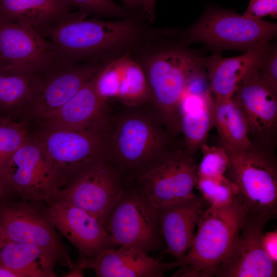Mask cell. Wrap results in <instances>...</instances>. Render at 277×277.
<instances>
[{"label": "cell", "instance_id": "cell-10", "mask_svg": "<svg viewBox=\"0 0 277 277\" xmlns=\"http://www.w3.org/2000/svg\"><path fill=\"white\" fill-rule=\"evenodd\" d=\"M36 202L13 203L0 212V245L7 242L37 246L54 253L60 265H74L68 250L58 236L47 208Z\"/></svg>", "mask_w": 277, "mask_h": 277}, {"label": "cell", "instance_id": "cell-6", "mask_svg": "<svg viewBox=\"0 0 277 277\" xmlns=\"http://www.w3.org/2000/svg\"><path fill=\"white\" fill-rule=\"evenodd\" d=\"M173 136L153 110L132 111L117 121L112 133V160L125 170H140L172 147Z\"/></svg>", "mask_w": 277, "mask_h": 277}, {"label": "cell", "instance_id": "cell-23", "mask_svg": "<svg viewBox=\"0 0 277 277\" xmlns=\"http://www.w3.org/2000/svg\"><path fill=\"white\" fill-rule=\"evenodd\" d=\"M71 8L66 0H0V19L30 27L44 36L71 13Z\"/></svg>", "mask_w": 277, "mask_h": 277}, {"label": "cell", "instance_id": "cell-36", "mask_svg": "<svg viewBox=\"0 0 277 277\" xmlns=\"http://www.w3.org/2000/svg\"><path fill=\"white\" fill-rule=\"evenodd\" d=\"M72 270L68 273L67 276H83V271L84 270L82 264L78 261L76 266H73Z\"/></svg>", "mask_w": 277, "mask_h": 277}, {"label": "cell", "instance_id": "cell-38", "mask_svg": "<svg viewBox=\"0 0 277 277\" xmlns=\"http://www.w3.org/2000/svg\"><path fill=\"white\" fill-rule=\"evenodd\" d=\"M0 277H16V276L12 272L0 266Z\"/></svg>", "mask_w": 277, "mask_h": 277}, {"label": "cell", "instance_id": "cell-18", "mask_svg": "<svg viewBox=\"0 0 277 277\" xmlns=\"http://www.w3.org/2000/svg\"><path fill=\"white\" fill-rule=\"evenodd\" d=\"M84 269L93 270L98 277H162L179 267L180 262L164 263L132 247L109 248L92 258L81 256Z\"/></svg>", "mask_w": 277, "mask_h": 277}, {"label": "cell", "instance_id": "cell-30", "mask_svg": "<svg viewBox=\"0 0 277 277\" xmlns=\"http://www.w3.org/2000/svg\"><path fill=\"white\" fill-rule=\"evenodd\" d=\"M202 157L197 166L199 177H213L225 175L229 163V156L223 147L210 146L206 143L200 148Z\"/></svg>", "mask_w": 277, "mask_h": 277}, {"label": "cell", "instance_id": "cell-3", "mask_svg": "<svg viewBox=\"0 0 277 277\" xmlns=\"http://www.w3.org/2000/svg\"><path fill=\"white\" fill-rule=\"evenodd\" d=\"M112 133L110 125L84 130L42 128L35 137L44 151L55 192L111 161Z\"/></svg>", "mask_w": 277, "mask_h": 277}, {"label": "cell", "instance_id": "cell-21", "mask_svg": "<svg viewBox=\"0 0 277 277\" xmlns=\"http://www.w3.org/2000/svg\"><path fill=\"white\" fill-rule=\"evenodd\" d=\"M270 42L256 46L240 55L224 57L219 54L201 56L207 71L210 89L217 99H230L241 82L257 69Z\"/></svg>", "mask_w": 277, "mask_h": 277}, {"label": "cell", "instance_id": "cell-31", "mask_svg": "<svg viewBox=\"0 0 277 277\" xmlns=\"http://www.w3.org/2000/svg\"><path fill=\"white\" fill-rule=\"evenodd\" d=\"M71 7H75L88 15L96 14L107 17L123 18L133 16L131 11L112 0H66Z\"/></svg>", "mask_w": 277, "mask_h": 277}, {"label": "cell", "instance_id": "cell-29", "mask_svg": "<svg viewBox=\"0 0 277 277\" xmlns=\"http://www.w3.org/2000/svg\"><path fill=\"white\" fill-rule=\"evenodd\" d=\"M29 136L26 123L0 119V174L13 154Z\"/></svg>", "mask_w": 277, "mask_h": 277}, {"label": "cell", "instance_id": "cell-16", "mask_svg": "<svg viewBox=\"0 0 277 277\" xmlns=\"http://www.w3.org/2000/svg\"><path fill=\"white\" fill-rule=\"evenodd\" d=\"M46 202L55 229L78 250L81 256L94 257L118 246L105 227L85 211L66 203L50 200Z\"/></svg>", "mask_w": 277, "mask_h": 277}, {"label": "cell", "instance_id": "cell-28", "mask_svg": "<svg viewBox=\"0 0 277 277\" xmlns=\"http://www.w3.org/2000/svg\"><path fill=\"white\" fill-rule=\"evenodd\" d=\"M196 187L209 206L223 207L231 203L240 193L236 185L225 175L217 177H199Z\"/></svg>", "mask_w": 277, "mask_h": 277}, {"label": "cell", "instance_id": "cell-9", "mask_svg": "<svg viewBox=\"0 0 277 277\" xmlns=\"http://www.w3.org/2000/svg\"><path fill=\"white\" fill-rule=\"evenodd\" d=\"M197 166L184 147H171L140 172V190L157 209L190 197L199 178Z\"/></svg>", "mask_w": 277, "mask_h": 277}, {"label": "cell", "instance_id": "cell-17", "mask_svg": "<svg viewBox=\"0 0 277 277\" xmlns=\"http://www.w3.org/2000/svg\"><path fill=\"white\" fill-rule=\"evenodd\" d=\"M101 65L55 63L43 74L41 86L28 109L29 114L38 118L61 107L93 77Z\"/></svg>", "mask_w": 277, "mask_h": 277}, {"label": "cell", "instance_id": "cell-11", "mask_svg": "<svg viewBox=\"0 0 277 277\" xmlns=\"http://www.w3.org/2000/svg\"><path fill=\"white\" fill-rule=\"evenodd\" d=\"M273 217L268 213L249 210L215 276H277V265L266 254L262 245L265 227Z\"/></svg>", "mask_w": 277, "mask_h": 277}, {"label": "cell", "instance_id": "cell-20", "mask_svg": "<svg viewBox=\"0 0 277 277\" xmlns=\"http://www.w3.org/2000/svg\"><path fill=\"white\" fill-rule=\"evenodd\" d=\"M204 202L194 194L158 209L160 230L166 251L176 261L183 259L192 244L195 227L205 209Z\"/></svg>", "mask_w": 277, "mask_h": 277}, {"label": "cell", "instance_id": "cell-25", "mask_svg": "<svg viewBox=\"0 0 277 277\" xmlns=\"http://www.w3.org/2000/svg\"><path fill=\"white\" fill-rule=\"evenodd\" d=\"M213 126L228 154L243 153L249 147L251 142L245 116L232 98H214Z\"/></svg>", "mask_w": 277, "mask_h": 277}, {"label": "cell", "instance_id": "cell-7", "mask_svg": "<svg viewBox=\"0 0 277 277\" xmlns=\"http://www.w3.org/2000/svg\"><path fill=\"white\" fill-rule=\"evenodd\" d=\"M229 155L228 177L252 212L277 214L275 153L251 143L244 152Z\"/></svg>", "mask_w": 277, "mask_h": 277}, {"label": "cell", "instance_id": "cell-5", "mask_svg": "<svg viewBox=\"0 0 277 277\" xmlns=\"http://www.w3.org/2000/svg\"><path fill=\"white\" fill-rule=\"evenodd\" d=\"M276 33V23L248 18L232 11L212 8L207 10L181 36L187 46L200 43L216 52L227 50L246 52L270 42Z\"/></svg>", "mask_w": 277, "mask_h": 277}, {"label": "cell", "instance_id": "cell-32", "mask_svg": "<svg viewBox=\"0 0 277 277\" xmlns=\"http://www.w3.org/2000/svg\"><path fill=\"white\" fill-rule=\"evenodd\" d=\"M257 72L262 82L271 91L277 94V44L270 43L264 54Z\"/></svg>", "mask_w": 277, "mask_h": 277}, {"label": "cell", "instance_id": "cell-12", "mask_svg": "<svg viewBox=\"0 0 277 277\" xmlns=\"http://www.w3.org/2000/svg\"><path fill=\"white\" fill-rule=\"evenodd\" d=\"M123 191L117 170L108 162L90 170L69 187L56 191L48 200L81 208L105 227Z\"/></svg>", "mask_w": 277, "mask_h": 277}, {"label": "cell", "instance_id": "cell-1", "mask_svg": "<svg viewBox=\"0 0 277 277\" xmlns=\"http://www.w3.org/2000/svg\"><path fill=\"white\" fill-rule=\"evenodd\" d=\"M88 15L71 12L44 33L56 47V63L103 65L131 52L151 32L134 15L116 21Z\"/></svg>", "mask_w": 277, "mask_h": 277}, {"label": "cell", "instance_id": "cell-14", "mask_svg": "<svg viewBox=\"0 0 277 277\" xmlns=\"http://www.w3.org/2000/svg\"><path fill=\"white\" fill-rule=\"evenodd\" d=\"M53 43L36 30L0 19V67L44 74L55 63Z\"/></svg>", "mask_w": 277, "mask_h": 277}, {"label": "cell", "instance_id": "cell-39", "mask_svg": "<svg viewBox=\"0 0 277 277\" xmlns=\"http://www.w3.org/2000/svg\"><path fill=\"white\" fill-rule=\"evenodd\" d=\"M6 183L4 180L2 176L0 174V199L2 197L4 191V186Z\"/></svg>", "mask_w": 277, "mask_h": 277}, {"label": "cell", "instance_id": "cell-2", "mask_svg": "<svg viewBox=\"0 0 277 277\" xmlns=\"http://www.w3.org/2000/svg\"><path fill=\"white\" fill-rule=\"evenodd\" d=\"M153 33L134 49L141 52L134 59L144 71L154 112L174 136L180 133L183 97L190 82L204 68L201 56L187 48L182 42L159 44L153 41Z\"/></svg>", "mask_w": 277, "mask_h": 277}, {"label": "cell", "instance_id": "cell-37", "mask_svg": "<svg viewBox=\"0 0 277 277\" xmlns=\"http://www.w3.org/2000/svg\"><path fill=\"white\" fill-rule=\"evenodd\" d=\"M127 8L130 9H135L140 7L138 0H122Z\"/></svg>", "mask_w": 277, "mask_h": 277}, {"label": "cell", "instance_id": "cell-35", "mask_svg": "<svg viewBox=\"0 0 277 277\" xmlns=\"http://www.w3.org/2000/svg\"><path fill=\"white\" fill-rule=\"evenodd\" d=\"M140 7L142 9L143 14L150 22L155 19V1L138 0Z\"/></svg>", "mask_w": 277, "mask_h": 277}, {"label": "cell", "instance_id": "cell-22", "mask_svg": "<svg viewBox=\"0 0 277 277\" xmlns=\"http://www.w3.org/2000/svg\"><path fill=\"white\" fill-rule=\"evenodd\" d=\"M209 89H187L180 109V133L184 136L186 150L194 155L206 143L210 129L213 126L214 97Z\"/></svg>", "mask_w": 277, "mask_h": 277}, {"label": "cell", "instance_id": "cell-15", "mask_svg": "<svg viewBox=\"0 0 277 277\" xmlns=\"http://www.w3.org/2000/svg\"><path fill=\"white\" fill-rule=\"evenodd\" d=\"M1 174L7 184L30 201H46L55 191L44 151L35 136L29 135Z\"/></svg>", "mask_w": 277, "mask_h": 277}, {"label": "cell", "instance_id": "cell-26", "mask_svg": "<svg viewBox=\"0 0 277 277\" xmlns=\"http://www.w3.org/2000/svg\"><path fill=\"white\" fill-rule=\"evenodd\" d=\"M43 74L0 67V107L28 109L42 83Z\"/></svg>", "mask_w": 277, "mask_h": 277}, {"label": "cell", "instance_id": "cell-24", "mask_svg": "<svg viewBox=\"0 0 277 277\" xmlns=\"http://www.w3.org/2000/svg\"><path fill=\"white\" fill-rule=\"evenodd\" d=\"M57 256L42 248L16 242L0 245V266L16 277H53Z\"/></svg>", "mask_w": 277, "mask_h": 277}, {"label": "cell", "instance_id": "cell-13", "mask_svg": "<svg viewBox=\"0 0 277 277\" xmlns=\"http://www.w3.org/2000/svg\"><path fill=\"white\" fill-rule=\"evenodd\" d=\"M231 98L244 114L251 143L275 153L277 94L262 82L257 69L241 82Z\"/></svg>", "mask_w": 277, "mask_h": 277}, {"label": "cell", "instance_id": "cell-33", "mask_svg": "<svg viewBox=\"0 0 277 277\" xmlns=\"http://www.w3.org/2000/svg\"><path fill=\"white\" fill-rule=\"evenodd\" d=\"M242 15L253 19H262L267 15L276 18L277 0H250Z\"/></svg>", "mask_w": 277, "mask_h": 277}, {"label": "cell", "instance_id": "cell-34", "mask_svg": "<svg viewBox=\"0 0 277 277\" xmlns=\"http://www.w3.org/2000/svg\"><path fill=\"white\" fill-rule=\"evenodd\" d=\"M262 245L266 254L277 265V230L264 232Z\"/></svg>", "mask_w": 277, "mask_h": 277}, {"label": "cell", "instance_id": "cell-19", "mask_svg": "<svg viewBox=\"0 0 277 277\" xmlns=\"http://www.w3.org/2000/svg\"><path fill=\"white\" fill-rule=\"evenodd\" d=\"M94 76L61 107L37 118L42 128L84 130L110 125L107 102L97 93Z\"/></svg>", "mask_w": 277, "mask_h": 277}, {"label": "cell", "instance_id": "cell-27", "mask_svg": "<svg viewBox=\"0 0 277 277\" xmlns=\"http://www.w3.org/2000/svg\"><path fill=\"white\" fill-rule=\"evenodd\" d=\"M129 106L150 102V90L144 71L129 52L125 54L116 98Z\"/></svg>", "mask_w": 277, "mask_h": 277}, {"label": "cell", "instance_id": "cell-4", "mask_svg": "<svg viewBox=\"0 0 277 277\" xmlns=\"http://www.w3.org/2000/svg\"><path fill=\"white\" fill-rule=\"evenodd\" d=\"M249 211L240 193L226 206L205 209L192 244L172 276H215Z\"/></svg>", "mask_w": 277, "mask_h": 277}, {"label": "cell", "instance_id": "cell-8", "mask_svg": "<svg viewBox=\"0 0 277 277\" xmlns=\"http://www.w3.org/2000/svg\"><path fill=\"white\" fill-rule=\"evenodd\" d=\"M116 244L145 253L157 250L164 240L156 207L140 190L124 191L105 223Z\"/></svg>", "mask_w": 277, "mask_h": 277}]
</instances>
